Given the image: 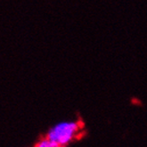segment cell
<instances>
[{
	"instance_id": "obj_2",
	"label": "cell",
	"mask_w": 147,
	"mask_h": 147,
	"mask_svg": "<svg viewBox=\"0 0 147 147\" xmlns=\"http://www.w3.org/2000/svg\"><path fill=\"white\" fill-rule=\"evenodd\" d=\"M35 147H65V145H63L55 141L49 140L46 137L45 139H42L41 141H39L35 145Z\"/></svg>"
},
{
	"instance_id": "obj_1",
	"label": "cell",
	"mask_w": 147,
	"mask_h": 147,
	"mask_svg": "<svg viewBox=\"0 0 147 147\" xmlns=\"http://www.w3.org/2000/svg\"><path fill=\"white\" fill-rule=\"evenodd\" d=\"M81 127L82 125L74 122L62 123L51 129L46 137L49 140L55 141L63 145H65L76 136L80 127Z\"/></svg>"
}]
</instances>
